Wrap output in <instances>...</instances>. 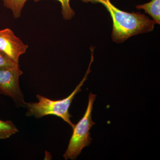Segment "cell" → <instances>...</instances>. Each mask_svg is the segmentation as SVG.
Instances as JSON below:
<instances>
[{
    "instance_id": "6",
    "label": "cell",
    "mask_w": 160,
    "mask_h": 160,
    "mask_svg": "<svg viewBox=\"0 0 160 160\" xmlns=\"http://www.w3.org/2000/svg\"><path fill=\"white\" fill-rule=\"evenodd\" d=\"M136 8L144 9L152 18L155 24H160V0H152L149 3L136 6Z\"/></svg>"
},
{
    "instance_id": "2",
    "label": "cell",
    "mask_w": 160,
    "mask_h": 160,
    "mask_svg": "<svg viewBox=\"0 0 160 160\" xmlns=\"http://www.w3.org/2000/svg\"><path fill=\"white\" fill-rule=\"evenodd\" d=\"M93 54L92 52L91 62L85 76L69 96L62 100H52L38 94L37 98L38 102L26 103V107L27 108L26 116H34L36 118L39 119L46 116H55L61 118L73 128L75 125L70 120L72 116L69 113V108L76 95L82 90L81 88L90 72V66L93 60Z\"/></svg>"
},
{
    "instance_id": "1",
    "label": "cell",
    "mask_w": 160,
    "mask_h": 160,
    "mask_svg": "<svg viewBox=\"0 0 160 160\" xmlns=\"http://www.w3.org/2000/svg\"><path fill=\"white\" fill-rule=\"evenodd\" d=\"M91 2L101 3L110 13L113 23L112 38L115 42H123L132 36L150 32L154 29V21L139 12L122 11L110 0H91Z\"/></svg>"
},
{
    "instance_id": "3",
    "label": "cell",
    "mask_w": 160,
    "mask_h": 160,
    "mask_svg": "<svg viewBox=\"0 0 160 160\" xmlns=\"http://www.w3.org/2000/svg\"><path fill=\"white\" fill-rule=\"evenodd\" d=\"M96 95L89 94L87 109L82 118L73 127V132L69 145L63 157L65 159L75 160L85 147L91 142L90 130L95 122L92 119V112Z\"/></svg>"
},
{
    "instance_id": "5",
    "label": "cell",
    "mask_w": 160,
    "mask_h": 160,
    "mask_svg": "<svg viewBox=\"0 0 160 160\" xmlns=\"http://www.w3.org/2000/svg\"><path fill=\"white\" fill-rule=\"evenodd\" d=\"M28 47L11 29L0 30V52L16 63H19L20 56L26 53Z\"/></svg>"
},
{
    "instance_id": "8",
    "label": "cell",
    "mask_w": 160,
    "mask_h": 160,
    "mask_svg": "<svg viewBox=\"0 0 160 160\" xmlns=\"http://www.w3.org/2000/svg\"><path fill=\"white\" fill-rule=\"evenodd\" d=\"M27 0H3L4 5L7 9H10L13 17L17 19L21 16V12Z\"/></svg>"
},
{
    "instance_id": "4",
    "label": "cell",
    "mask_w": 160,
    "mask_h": 160,
    "mask_svg": "<svg viewBox=\"0 0 160 160\" xmlns=\"http://www.w3.org/2000/svg\"><path fill=\"white\" fill-rule=\"evenodd\" d=\"M22 74L19 64L0 67V94L11 98L18 107H26L27 103L20 87L19 79Z\"/></svg>"
},
{
    "instance_id": "10",
    "label": "cell",
    "mask_w": 160,
    "mask_h": 160,
    "mask_svg": "<svg viewBox=\"0 0 160 160\" xmlns=\"http://www.w3.org/2000/svg\"><path fill=\"white\" fill-rule=\"evenodd\" d=\"M19 63H16L7 56L0 52V67L6 66H14Z\"/></svg>"
},
{
    "instance_id": "9",
    "label": "cell",
    "mask_w": 160,
    "mask_h": 160,
    "mask_svg": "<svg viewBox=\"0 0 160 160\" xmlns=\"http://www.w3.org/2000/svg\"><path fill=\"white\" fill-rule=\"evenodd\" d=\"M41 0H35V2H38ZM62 4V13L64 19L70 20L75 15V12L69 5L70 0H57ZM83 2H91V0H82Z\"/></svg>"
},
{
    "instance_id": "7",
    "label": "cell",
    "mask_w": 160,
    "mask_h": 160,
    "mask_svg": "<svg viewBox=\"0 0 160 160\" xmlns=\"http://www.w3.org/2000/svg\"><path fill=\"white\" fill-rule=\"evenodd\" d=\"M18 132V129L12 121L0 119V139L8 138Z\"/></svg>"
}]
</instances>
